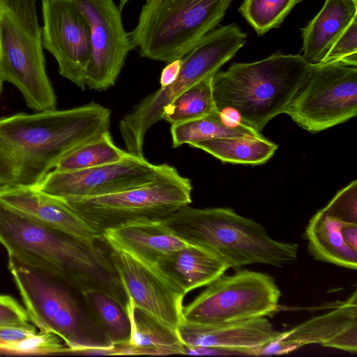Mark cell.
<instances>
[{"mask_svg":"<svg viewBox=\"0 0 357 357\" xmlns=\"http://www.w3.org/2000/svg\"><path fill=\"white\" fill-rule=\"evenodd\" d=\"M338 61L357 65V17L337 39L322 62Z\"/></svg>","mask_w":357,"mask_h":357,"instance_id":"obj_31","label":"cell"},{"mask_svg":"<svg viewBox=\"0 0 357 357\" xmlns=\"http://www.w3.org/2000/svg\"><path fill=\"white\" fill-rule=\"evenodd\" d=\"M232 0H145L128 36L140 56L169 62L183 57L216 28Z\"/></svg>","mask_w":357,"mask_h":357,"instance_id":"obj_5","label":"cell"},{"mask_svg":"<svg viewBox=\"0 0 357 357\" xmlns=\"http://www.w3.org/2000/svg\"><path fill=\"white\" fill-rule=\"evenodd\" d=\"M111 111L94 102L0 118V192L37 187L59 162L109 131Z\"/></svg>","mask_w":357,"mask_h":357,"instance_id":"obj_1","label":"cell"},{"mask_svg":"<svg viewBox=\"0 0 357 357\" xmlns=\"http://www.w3.org/2000/svg\"><path fill=\"white\" fill-rule=\"evenodd\" d=\"M43 46L55 58L59 74L84 89L91 48L89 27L72 0H40Z\"/></svg>","mask_w":357,"mask_h":357,"instance_id":"obj_14","label":"cell"},{"mask_svg":"<svg viewBox=\"0 0 357 357\" xmlns=\"http://www.w3.org/2000/svg\"><path fill=\"white\" fill-rule=\"evenodd\" d=\"M126 310L130 322V335L126 342L114 344L116 355L184 354V345L176 332L137 308L130 299Z\"/></svg>","mask_w":357,"mask_h":357,"instance_id":"obj_21","label":"cell"},{"mask_svg":"<svg viewBox=\"0 0 357 357\" xmlns=\"http://www.w3.org/2000/svg\"><path fill=\"white\" fill-rule=\"evenodd\" d=\"M161 222L185 242L217 256L229 268L253 264L283 267L297 259L298 244L272 238L260 223L229 208L185 206Z\"/></svg>","mask_w":357,"mask_h":357,"instance_id":"obj_4","label":"cell"},{"mask_svg":"<svg viewBox=\"0 0 357 357\" xmlns=\"http://www.w3.org/2000/svg\"><path fill=\"white\" fill-rule=\"evenodd\" d=\"M322 209L335 219L357 224V181L340 190Z\"/></svg>","mask_w":357,"mask_h":357,"instance_id":"obj_30","label":"cell"},{"mask_svg":"<svg viewBox=\"0 0 357 357\" xmlns=\"http://www.w3.org/2000/svg\"><path fill=\"white\" fill-rule=\"evenodd\" d=\"M3 82L0 79V93H1V89H2Z\"/></svg>","mask_w":357,"mask_h":357,"instance_id":"obj_36","label":"cell"},{"mask_svg":"<svg viewBox=\"0 0 357 357\" xmlns=\"http://www.w3.org/2000/svg\"><path fill=\"white\" fill-rule=\"evenodd\" d=\"M3 204L96 248L102 234L91 227L64 200L36 187H20L0 192Z\"/></svg>","mask_w":357,"mask_h":357,"instance_id":"obj_17","label":"cell"},{"mask_svg":"<svg viewBox=\"0 0 357 357\" xmlns=\"http://www.w3.org/2000/svg\"><path fill=\"white\" fill-rule=\"evenodd\" d=\"M182 65V58L172 60L167 63L162 69L160 83L161 87L171 84L178 76Z\"/></svg>","mask_w":357,"mask_h":357,"instance_id":"obj_34","label":"cell"},{"mask_svg":"<svg viewBox=\"0 0 357 357\" xmlns=\"http://www.w3.org/2000/svg\"><path fill=\"white\" fill-rule=\"evenodd\" d=\"M212 77L193 84L167 105L164 108L162 119L174 125L217 112L212 91Z\"/></svg>","mask_w":357,"mask_h":357,"instance_id":"obj_27","label":"cell"},{"mask_svg":"<svg viewBox=\"0 0 357 357\" xmlns=\"http://www.w3.org/2000/svg\"><path fill=\"white\" fill-rule=\"evenodd\" d=\"M8 268L30 322L40 331L59 335L70 349L68 354L93 344L83 333L77 304L65 284L12 256H8Z\"/></svg>","mask_w":357,"mask_h":357,"instance_id":"obj_10","label":"cell"},{"mask_svg":"<svg viewBox=\"0 0 357 357\" xmlns=\"http://www.w3.org/2000/svg\"><path fill=\"white\" fill-rule=\"evenodd\" d=\"M37 1L0 0V79L40 112L55 109L56 97L46 72Z\"/></svg>","mask_w":357,"mask_h":357,"instance_id":"obj_6","label":"cell"},{"mask_svg":"<svg viewBox=\"0 0 357 357\" xmlns=\"http://www.w3.org/2000/svg\"><path fill=\"white\" fill-rule=\"evenodd\" d=\"M0 350L21 354H68L70 351L59 335L47 331H40L17 342L3 344Z\"/></svg>","mask_w":357,"mask_h":357,"instance_id":"obj_29","label":"cell"},{"mask_svg":"<svg viewBox=\"0 0 357 357\" xmlns=\"http://www.w3.org/2000/svg\"><path fill=\"white\" fill-rule=\"evenodd\" d=\"M129 155L114 144L107 131L67 154L54 170L69 172L99 167L119 162Z\"/></svg>","mask_w":357,"mask_h":357,"instance_id":"obj_26","label":"cell"},{"mask_svg":"<svg viewBox=\"0 0 357 357\" xmlns=\"http://www.w3.org/2000/svg\"><path fill=\"white\" fill-rule=\"evenodd\" d=\"M131 0H120V3L122 5V6H125L126 3H128V2H129Z\"/></svg>","mask_w":357,"mask_h":357,"instance_id":"obj_35","label":"cell"},{"mask_svg":"<svg viewBox=\"0 0 357 357\" xmlns=\"http://www.w3.org/2000/svg\"><path fill=\"white\" fill-rule=\"evenodd\" d=\"M212 155L224 162L257 165L266 163L278 145L261 136L224 137L190 145Z\"/></svg>","mask_w":357,"mask_h":357,"instance_id":"obj_23","label":"cell"},{"mask_svg":"<svg viewBox=\"0 0 357 357\" xmlns=\"http://www.w3.org/2000/svg\"><path fill=\"white\" fill-rule=\"evenodd\" d=\"M102 236L112 250L155 266L174 252L191 245L169 230L161 220L130 222L108 229Z\"/></svg>","mask_w":357,"mask_h":357,"instance_id":"obj_18","label":"cell"},{"mask_svg":"<svg viewBox=\"0 0 357 357\" xmlns=\"http://www.w3.org/2000/svg\"><path fill=\"white\" fill-rule=\"evenodd\" d=\"M284 113L312 133L356 116L357 65L341 61L311 64Z\"/></svg>","mask_w":357,"mask_h":357,"instance_id":"obj_9","label":"cell"},{"mask_svg":"<svg viewBox=\"0 0 357 357\" xmlns=\"http://www.w3.org/2000/svg\"><path fill=\"white\" fill-rule=\"evenodd\" d=\"M165 163L155 165L130 154L123 160L99 167L69 172L51 171L36 187L68 200L120 192L154 180Z\"/></svg>","mask_w":357,"mask_h":357,"instance_id":"obj_12","label":"cell"},{"mask_svg":"<svg viewBox=\"0 0 357 357\" xmlns=\"http://www.w3.org/2000/svg\"><path fill=\"white\" fill-rule=\"evenodd\" d=\"M189 178L165 163L152 181L120 192L64 200L87 224L101 234L139 220H160L192 202Z\"/></svg>","mask_w":357,"mask_h":357,"instance_id":"obj_7","label":"cell"},{"mask_svg":"<svg viewBox=\"0 0 357 357\" xmlns=\"http://www.w3.org/2000/svg\"><path fill=\"white\" fill-rule=\"evenodd\" d=\"M354 1H357V0H354Z\"/></svg>","mask_w":357,"mask_h":357,"instance_id":"obj_37","label":"cell"},{"mask_svg":"<svg viewBox=\"0 0 357 357\" xmlns=\"http://www.w3.org/2000/svg\"><path fill=\"white\" fill-rule=\"evenodd\" d=\"M176 333L185 347L218 349L228 354L259 356V351L281 332L262 317L217 324H199L183 319Z\"/></svg>","mask_w":357,"mask_h":357,"instance_id":"obj_16","label":"cell"},{"mask_svg":"<svg viewBox=\"0 0 357 357\" xmlns=\"http://www.w3.org/2000/svg\"><path fill=\"white\" fill-rule=\"evenodd\" d=\"M0 244L22 264L82 293L96 290L126 307L128 297L109 255L0 202Z\"/></svg>","mask_w":357,"mask_h":357,"instance_id":"obj_2","label":"cell"},{"mask_svg":"<svg viewBox=\"0 0 357 357\" xmlns=\"http://www.w3.org/2000/svg\"><path fill=\"white\" fill-rule=\"evenodd\" d=\"M303 0H243L239 12L259 36L278 28Z\"/></svg>","mask_w":357,"mask_h":357,"instance_id":"obj_28","label":"cell"},{"mask_svg":"<svg viewBox=\"0 0 357 357\" xmlns=\"http://www.w3.org/2000/svg\"><path fill=\"white\" fill-rule=\"evenodd\" d=\"M310 344L357 351V291L331 311L281 332L259 355L285 354Z\"/></svg>","mask_w":357,"mask_h":357,"instance_id":"obj_15","label":"cell"},{"mask_svg":"<svg viewBox=\"0 0 357 357\" xmlns=\"http://www.w3.org/2000/svg\"><path fill=\"white\" fill-rule=\"evenodd\" d=\"M109 255L128 299L176 333L184 319L185 292L157 266L121 251L112 250Z\"/></svg>","mask_w":357,"mask_h":357,"instance_id":"obj_13","label":"cell"},{"mask_svg":"<svg viewBox=\"0 0 357 357\" xmlns=\"http://www.w3.org/2000/svg\"><path fill=\"white\" fill-rule=\"evenodd\" d=\"M310 66L301 54L280 52L257 61L234 63L212 77L216 109L235 112L243 125L259 132L285 112Z\"/></svg>","mask_w":357,"mask_h":357,"instance_id":"obj_3","label":"cell"},{"mask_svg":"<svg viewBox=\"0 0 357 357\" xmlns=\"http://www.w3.org/2000/svg\"><path fill=\"white\" fill-rule=\"evenodd\" d=\"M36 333L30 323L21 326H0V349L2 344L17 342Z\"/></svg>","mask_w":357,"mask_h":357,"instance_id":"obj_33","label":"cell"},{"mask_svg":"<svg viewBox=\"0 0 357 357\" xmlns=\"http://www.w3.org/2000/svg\"><path fill=\"white\" fill-rule=\"evenodd\" d=\"M170 131L174 148L224 137L262 135L243 124L234 126L225 123L218 112L201 119L172 125Z\"/></svg>","mask_w":357,"mask_h":357,"instance_id":"obj_24","label":"cell"},{"mask_svg":"<svg viewBox=\"0 0 357 357\" xmlns=\"http://www.w3.org/2000/svg\"><path fill=\"white\" fill-rule=\"evenodd\" d=\"M81 294L109 344L126 342L130 335V322L126 308L99 291L89 290Z\"/></svg>","mask_w":357,"mask_h":357,"instance_id":"obj_25","label":"cell"},{"mask_svg":"<svg viewBox=\"0 0 357 357\" xmlns=\"http://www.w3.org/2000/svg\"><path fill=\"white\" fill-rule=\"evenodd\" d=\"M280 296L271 275L238 270L208 284L183 307V317L195 323L217 324L272 317L278 310Z\"/></svg>","mask_w":357,"mask_h":357,"instance_id":"obj_8","label":"cell"},{"mask_svg":"<svg viewBox=\"0 0 357 357\" xmlns=\"http://www.w3.org/2000/svg\"><path fill=\"white\" fill-rule=\"evenodd\" d=\"M157 266L185 294L207 286L229 268L213 253L192 244L170 254Z\"/></svg>","mask_w":357,"mask_h":357,"instance_id":"obj_20","label":"cell"},{"mask_svg":"<svg viewBox=\"0 0 357 357\" xmlns=\"http://www.w3.org/2000/svg\"><path fill=\"white\" fill-rule=\"evenodd\" d=\"M345 222L327 215L321 208L310 219L305 232L307 249L316 260L356 270L357 250L349 246L342 228Z\"/></svg>","mask_w":357,"mask_h":357,"instance_id":"obj_22","label":"cell"},{"mask_svg":"<svg viewBox=\"0 0 357 357\" xmlns=\"http://www.w3.org/2000/svg\"><path fill=\"white\" fill-rule=\"evenodd\" d=\"M357 17V1L325 0L318 13L302 29V56L321 63L337 39Z\"/></svg>","mask_w":357,"mask_h":357,"instance_id":"obj_19","label":"cell"},{"mask_svg":"<svg viewBox=\"0 0 357 357\" xmlns=\"http://www.w3.org/2000/svg\"><path fill=\"white\" fill-rule=\"evenodd\" d=\"M29 323L24 307L12 296L0 295V326H21Z\"/></svg>","mask_w":357,"mask_h":357,"instance_id":"obj_32","label":"cell"},{"mask_svg":"<svg viewBox=\"0 0 357 357\" xmlns=\"http://www.w3.org/2000/svg\"><path fill=\"white\" fill-rule=\"evenodd\" d=\"M89 27L91 55L85 86L105 91L114 86L132 50L121 10L113 0H72Z\"/></svg>","mask_w":357,"mask_h":357,"instance_id":"obj_11","label":"cell"}]
</instances>
